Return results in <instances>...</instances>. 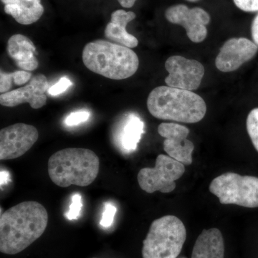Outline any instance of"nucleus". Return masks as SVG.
I'll return each mask as SVG.
<instances>
[{"instance_id": "nucleus-1", "label": "nucleus", "mask_w": 258, "mask_h": 258, "mask_svg": "<svg viewBox=\"0 0 258 258\" xmlns=\"http://www.w3.org/2000/svg\"><path fill=\"white\" fill-rule=\"evenodd\" d=\"M47 224L46 209L37 202H23L10 208L0 218V251L20 253L41 237Z\"/></svg>"}, {"instance_id": "nucleus-2", "label": "nucleus", "mask_w": 258, "mask_h": 258, "mask_svg": "<svg viewBox=\"0 0 258 258\" xmlns=\"http://www.w3.org/2000/svg\"><path fill=\"white\" fill-rule=\"evenodd\" d=\"M147 107L159 119L195 123L203 120L207 105L201 96L192 91L168 86H159L149 93Z\"/></svg>"}, {"instance_id": "nucleus-3", "label": "nucleus", "mask_w": 258, "mask_h": 258, "mask_svg": "<svg viewBox=\"0 0 258 258\" xmlns=\"http://www.w3.org/2000/svg\"><path fill=\"white\" fill-rule=\"evenodd\" d=\"M82 58L88 70L111 80L128 79L139 66L138 55L132 49L103 40L88 43Z\"/></svg>"}, {"instance_id": "nucleus-4", "label": "nucleus", "mask_w": 258, "mask_h": 258, "mask_svg": "<svg viewBox=\"0 0 258 258\" xmlns=\"http://www.w3.org/2000/svg\"><path fill=\"white\" fill-rule=\"evenodd\" d=\"M99 169V158L87 149H62L52 154L48 161L49 176L60 187L87 186L96 179Z\"/></svg>"}, {"instance_id": "nucleus-5", "label": "nucleus", "mask_w": 258, "mask_h": 258, "mask_svg": "<svg viewBox=\"0 0 258 258\" xmlns=\"http://www.w3.org/2000/svg\"><path fill=\"white\" fill-rule=\"evenodd\" d=\"M186 238L183 222L173 215L152 222L143 242V258H177Z\"/></svg>"}, {"instance_id": "nucleus-6", "label": "nucleus", "mask_w": 258, "mask_h": 258, "mask_svg": "<svg viewBox=\"0 0 258 258\" xmlns=\"http://www.w3.org/2000/svg\"><path fill=\"white\" fill-rule=\"evenodd\" d=\"M210 191L222 205L258 208V177L255 176L225 173L212 180Z\"/></svg>"}, {"instance_id": "nucleus-7", "label": "nucleus", "mask_w": 258, "mask_h": 258, "mask_svg": "<svg viewBox=\"0 0 258 258\" xmlns=\"http://www.w3.org/2000/svg\"><path fill=\"white\" fill-rule=\"evenodd\" d=\"M184 171L182 163L169 156L160 154L156 159L155 166L141 169L137 178L141 189L146 192L170 193L176 188L175 181L182 176Z\"/></svg>"}, {"instance_id": "nucleus-8", "label": "nucleus", "mask_w": 258, "mask_h": 258, "mask_svg": "<svg viewBox=\"0 0 258 258\" xmlns=\"http://www.w3.org/2000/svg\"><path fill=\"white\" fill-rule=\"evenodd\" d=\"M165 69L169 73L165 79L168 86L190 91L200 87L205 72L201 62L179 55L169 57Z\"/></svg>"}, {"instance_id": "nucleus-9", "label": "nucleus", "mask_w": 258, "mask_h": 258, "mask_svg": "<svg viewBox=\"0 0 258 258\" xmlns=\"http://www.w3.org/2000/svg\"><path fill=\"white\" fill-rule=\"evenodd\" d=\"M37 128L25 123L5 127L0 131V159L12 160L28 152L38 139Z\"/></svg>"}, {"instance_id": "nucleus-10", "label": "nucleus", "mask_w": 258, "mask_h": 258, "mask_svg": "<svg viewBox=\"0 0 258 258\" xmlns=\"http://www.w3.org/2000/svg\"><path fill=\"white\" fill-rule=\"evenodd\" d=\"M165 17L169 23L182 26L189 40L195 43L204 41L208 36L206 26L211 19L202 8H189L184 5H174L166 10Z\"/></svg>"}, {"instance_id": "nucleus-11", "label": "nucleus", "mask_w": 258, "mask_h": 258, "mask_svg": "<svg viewBox=\"0 0 258 258\" xmlns=\"http://www.w3.org/2000/svg\"><path fill=\"white\" fill-rule=\"evenodd\" d=\"M159 135L164 138V149L169 157L190 165L192 163L195 146L187 139L189 129L176 123H162L158 127Z\"/></svg>"}, {"instance_id": "nucleus-12", "label": "nucleus", "mask_w": 258, "mask_h": 258, "mask_svg": "<svg viewBox=\"0 0 258 258\" xmlns=\"http://www.w3.org/2000/svg\"><path fill=\"white\" fill-rule=\"evenodd\" d=\"M257 52V45L244 37H234L227 40L220 49L215 66L224 73L232 72L251 60Z\"/></svg>"}, {"instance_id": "nucleus-13", "label": "nucleus", "mask_w": 258, "mask_h": 258, "mask_svg": "<svg viewBox=\"0 0 258 258\" xmlns=\"http://www.w3.org/2000/svg\"><path fill=\"white\" fill-rule=\"evenodd\" d=\"M48 89L46 76L36 75L27 86L1 94L0 104L5 107H15L28 103L34 109H38L46 105L47 96L45 93Z\"/></svg>"}, {"instance_id": "nucleus-14", "label": "nucleus", "mask_w": 258, "mask_h": 258, "mask_svg": "<svg viewBox=\"0 0 258 258\" xmlns=\"http://www.w3.org/2000/svg\"><path fill=\"white\" fill-rule=\"evenodd\" d=\"M133 12L123 10H115L111 14V22L105 29V36L112 42L134 48L139 45V40L126 30L127 25L136 18Z\"/></svg>"}, {"instance_id": "nucleus-15", "label": "nucleus", "mask_w": 258, "mask_h": 258, "mask_svg": "<svg viewBox=\"0 0 258 258\" xmlns=\"http://www.w3.org/2000/svg\"><path fill=\"white\" fill-rule=\"evenodd\" d=\"M7 50L17 66L23 71H35L38 67L36 47L28 37L21 34L10 37Z\"/></svg>"}, {"instance_id": "nucleus-16", "label": "nucleus", "mask_w": 258, "mask_h": 258, "mask_svg": "<svg viewBox=\"0 0 258 258\" xmlns=\"http://www.w3.org/2000/svg\"><path fill=\"white\" fill-rule=\"evenodd\" d=\"M6 14L21 25L36 23L44 13L41 0H1Z\"/></svg>"}, {"instance_id": "nucleus-17", "label": "nucleus", "mask_w": 258, "mask_h": 258, "mask_svg": "<svg viewBox=\"0 0 258 258\" xmlns=\"http://www.w3.org/2000/svg\"><path fill=\"white\" fill-rule=\"evenodd\" d=\"M225 243L220 230H204L194 246L191 258H224Z\"/></svg>"}, {"instance_id": "nucleus-18", "label": "nucleus", "mask_w": 258, "mask_h": 258, "mask_svg": "<svg viewBox=\"0 0 258 258\" xmlns=\"http://www.w3.org/2000/svg\"><path fill=\"white\" fill-rule=\"evenodd\" d=\"M144 122L139 116L131 114L125 121L120 134V144L125 152H132L137 149L144 131Z\"/></svg>"}, {"instance_id": "nucleus-19", "label": "nucleus", "mask_w": 258, "mask_h": 258, "mask_svg": "<svg viewBox=\"0 0 258 258\" xmlns=\"http://www.w3.org/2000/svg\"><path fill=\"white\" fill-rule=\"evenodd\" d=\"M246 125L249 138L258 152V108H254L249 112Z\"/></svg>"}, {"instance_id": "nucleus-20", "label": "nucleus", "mask_w": 258, "mask_h": 258, "mask_svg": "<svg viewBox=\"0 0 258 258\" xmlns=\"http://www.w3.org/2000/svg\"><path fill=\"white\" fill-rule=\"evenodd\" d=\"M8 77L10 83L15 86H22L30 81L32 74L26 71H17L13 73H8Z\"/></svg>"}, {"instance_id": "nucleus-21", "label": "nucleus", "mask_w": 258, "mask_h": 258, "mask_svg": "<svg viewBox=\"0 0 258 258\" xmlns=\"http://www.w3.org/2000/svg\"><path fill=\"white\" fill-rule=\"evenodd\" d=\"M81 200H82V198L79 194H76L73 196L72 203L70 205L69 211L66 214V217L69 220H75L79 217L83 206Z\"/></svg>"}, {"instance_id": "nucleus-22", "label": "nucleus", "mask_w": 258, "mask_h": 258, "mask_svg": "<svg viewBox=\"0 0 258 258\" xmlns=\"http://www.w3.org/2000/svg\"><path fill=\"white\" fill-rule=\"evenodd\" d=\"M115 212H116V208H115L114 205L110 203L106 204L104 212H103L101 222H100L102 227H111L112 224H113V220H114Z\"/></svg>"}, {"instance_id": "nucleus-23", "label": "nucleus", "mask_w": 258, "mask_h": 258, "mask_svg": "<svg viewBox=\"0 0 258 258\" xmlns=\"http://www.w3.org/2000/svg\"><path fill=\"white\" fill-rule=\"evenodd\" d=\"M72 82L68 78H62L57 83L49 88L48 92L50 96H58L61 93H64L68 88L72 86Z\"/></svg>"}, {"instance_id": "nucleus-24", "label": "nucleus", "mask_w": 258, "mask_h": 258, "mask_svg": "<svg viewBox=\"0 0 258 258\" xmlns=\"http://www.w3.org/2000/svg\"><path fill=\"white\" fill-rule=\"evenodd\" d=\"M89 117L90 113H88V111L75 112V113L70 114L66 118V124L69 125V126L79 125L83 122L86 121L89 118Z\"/></svg>"}, {"instance_id": "nucleus-25", "label": "nucleus", "mask_w": 258, "mask_h": 258, "mask_svg": "<svg viewBox=\"0 0 258 258\" xmlns=\"http://www.w3.org/2000/svg\"><path fill=\"white\" fill-rule=\"evenodd\" d=\"M239 9L247 13L258 12V0H233Z\"/></svg>"}, {"instance_id": "nucleus-26", "label": "nucleus", "mask_w": 258, "mask_h": 258, "mask_svg": "<svg viewBox=\"0 0 258 258\" xmlns=\"http://www.w3.org/2000/svg\"><path fill=\"white\" fill-rule=\"evenodd\" d=\"M251 32H252V37L254 43L258 45V15L252 22Z\"/></svg>"}, {"instance_id": "nucleus-27", "label": "nucleus", "mask_w": 258, "mask_h": 258, "mask_svg": "<svg viewBox=\"0 0 258 258\" xmlns=\"http://www.w3.org/2000/svg\"><path fill=\"white\" fill-rule=\"evenodd\" d=\"M118 2L123 8H131L134 6L137 0H118Z\"/></svg>"}, {"instance_id": "nucleus-28", "label": "nucleus", "mask_w": 258, "mask_h": 258, "mask_svg": "<svg viewBox=\"0 0 258 258\" xmlns=\"http://www.w3.org/2000/svg\"><path fill=\"white\" fill-rule=\"evenodd\" d=\"M186 1L190 2V3H196V2L200 1V0H186Z\"/></svg>"}, {"instance_id": "nucleus-29", "label": "nucleus", "mask_w": 258, "mask_h": 258, "mask_svg": "<svg viewBox=\"0 0 258 258\" xmlns=\"http://www.w3.org/2000/svg\"><path fill=\"white\" fill-rule=\"evenodd\" d=\"M180 258H186V257H180Z\"/></svg>"}, {"instance_id": "nucleus-30", "label": "nucleus", "mask_w": 258, "mask_h": 258, "mask_svg": "<svg viewBox=\"0 0 258 258\" xmlns=\"http://www.w3.org/2000/svg\"><path fill=\"white\" fill-rule=\"evenodd\" d=\"M93 258H96V257H93Z\"/></svg>"}]
</instances>
